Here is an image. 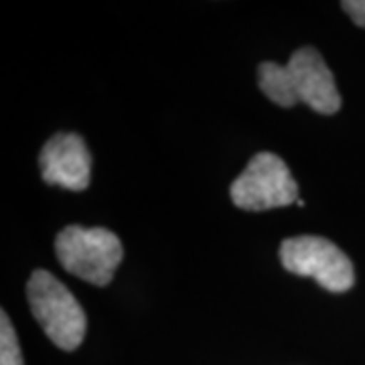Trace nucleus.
Returning <instances> with one entry per match:
<instances>
[{"label": "nucleus", "mask_w": 365, "mask_h": 365, "mask_svg": "<svg viewBox=\"0 0 365 365\" xmlns=\"http://www.w3.org/2000/svg\"><path fill=\"white\" fill-rule=\"evenodd\" d=\"M26 299L35 321L59 349H78L86 337L88 319L63 282L47 270H35L26 284Z\"/></svg>", "instance_id": "f03ea898"}, {"label": "nucleus", "mask_w": 365, "mask_h": 365, "mask_svg": "<svg viewBox=\"0 0 365 365\" xmlns=\"http://www.w3.org/2000/svg\"><path fill=\"white\" fill-rule=\"evenodd\" d=\"M258 86L268 100L282 108H292L300 102L325 116L337 114L341 108L335 78L313 47L292 53L287 66L274 61L260 63Z\"/></svg>", "instance_id": "f257e3e1"}, {"label": "nucleus", "mask_w": 365, "mask_h": 365, "mask_svg": "<svg viewBox=\"0 0 365 365\" xmlns=\"http://www.w3.org/2000/svg\"><path fill=\"white\" fill-rule=\"evenodd\" d=\"M55 256L69 274L93 287H108L124 258V248L106 227L69 225L55 237Z\"/></svg>", "instance_id": "7ed1b4c3"}, {"label": "nucleus", "mask_w": 365, "mask_h": 365, "mask_svg": "<svg viewBox=\"0 0 365 365\" xmlns=\"http://www.w3.org/2000/svg\"><path fill=\"white\" fill-rule=\"evenodd\" d=\"M232 201L246 211L287 207L299 203V182L288 165L274 153H258L232 182Z\"/></svg>", "instance_id": "39448f33"}, {"label": "nucleus", "mask_w": 365, "mask_h": 365, "mask_svg": "<svg viewBox=\"0 0 365 365\" xmlns=\"http://www.w3.org/2000/svg\"><path fill=\"white\" fill-rule=\"evenodd\" d=\"M41 177L47 185L83 191L91 181V155L83 138L71 132L51 136L39 155Z\"/></svg>", "instance_id": "423d86ee"}, {"label": "nucleus", "mask_w": 365, "mask_h": 365, "mask_svg": "<svg viewBox=\"0 0 365 365\" xmlns=\"http://www.w3.org/2000/svg\"><path fill=\"white\" fill-rule=\"evenodd\" d=\"M280 262L288 272L307 276L329 292H347L355 282L345 252L319 235H297L280 244Z\"/></svg>", "instance_id": "20e7f679"}, {"label": "nucleus", "mask_w": 365, "mask_h": 365, "mask_svg": "<svg viewBox=\"0 0 365 365\" xmlns=\"http://www.w3.org/2000/svg\"><path fill=\"white\" fill-rule=\"evenodd\" d=\"M0 365H25L14 327L4 311L0 313Z\"/></svg>", "instance_id": "0eeeda50"}, {"label": "nucleus", "mask_w": 365, "mask_h": 365, "mask_svg": "<svg viewBox=\"0 0 365 365\" xmlns=\"http://www.w3.org/2000/svg\"><path fill=\"white\" fill-rule=\"evenodd\" d=\"M341 6L351 16L355 25L365 29V0H345V2H341Z\"/></svg>", "instance_id": "6e6552de"}]
</instances>
